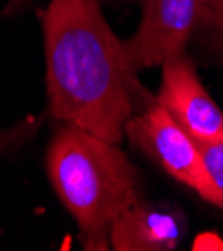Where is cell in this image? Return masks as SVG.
I'll return each instance as SVG.
<instances>
[{"label":"cell","instance_id":"cell-4","mask_svg":"<svg viewBox=\"0 0 223 251\" xmlns=\"http://www.w3.org/2000/svg\"><path fill=\"white\" fill-rule=\"evenodd\" d=\"M143 14L135 34L123 40L135 73L163 67L185 54L187 43L201 25L205 4L201 0H141Z\"/></svg>","mask_w":223,"mask_h":251},{"label":"cell","instance_id":"cell-10","mask_svg":"<svg viewBox=\"0 0 223 251\" xmlns=\"http://www.w3.org/2000/svg\"><path fill=\"white\" fill-rule=\"evenodd\" d=\"M28 2H30V0H10L8 12H16V10H20V8H25Z\"/></svg>","mask_w":223,"mask_h":251},{"label":"cell","instance_id":"cell-3","mask_svg":"<svg viewBox=\"0 0 223 251\" xmlns=\"http://www.w3.org/2000/svg\"><path fill=\"white\" fill-rule=\"evenodd\" d=\"M125 137L133 147L159 163L173 179L187 185L207 203L223 209V197L205 169L201 145L167 113L157 99L149 100L143 111L135 113L127 121Z\"/></svg>","mask_w":223,"mask_h":251},{"label":"cell","instance_id":"cell-6","mask_svg":"<svg viewBox=\"0 0 223 251\" xmlns=\"http://www.w3.org/2000/svg\"><path fill=\"white\" fill-rule=\"evenodd\" d=\"M185 233L179 213L135 203L111 227V249L117 251H173Z\"/></svg>","mask_w":223,"mask_h":251},{"label":"cell","instance_id":"cell-11","mask_svg":"<svg viewBox=\"0 0 223 251\" xmlns=\"http://www.w3.org/2000/svg\"><path fill=\"white\" fill-rule=\"evenodd\" d=\"M205 6H215V4H219V2H223V0H201Z\"/></svg>","mask_w":223,"mask_h":251},{"label":"cell","instance_id":"cell-8","mask_svg":"<svg viewBox=\"0 0 223 251\" xmlns=\"http://www.w3.org/2000/svg\"><path fill=\"white\" fill-rule=\"evenodd\" d=\"M201 25L213 28L217 40L221 43V49H223V2H219L215 6H205V14H203Z\"/></svg>","mask_w":223,"mask_h":251},{"label":"cell","instance_id":"cell-9","mask_svg":"<svg viewBox=\"0 0 223 251\" xmlns=\"http://www.w3.org/2000/svg\"><path fill=\"white\" fill-rule=\"evenodd\" d=\"M26 135H28V129H26V127H16V129H10V131L0 133V153L12 149L14 145H16L18 141H23Z\"/></svg>","mask_w":223,"mask_h":251},{"label":"cell","instance_id":"cell-1","mask_svg":"<svg viewBox=\"0 0 223 251\" xmlns=\"http://www.w3.org/2000/svg\"><path fill=\"white\" fill-rule=\"evenodd\" d=\"M49 113L113 143L147 97L99 0H50L43 14Z\"/></svg>","mask_w":223,"mask_h":251},{"label":"cell","instance_id":"cell-2","mask_svg":"<svg viewBox=\"0 0 223 251\" xmlns=\"http://www.w3.org/2000/svg\"><path fill=\"white\" fill-rule=\"evenodd\" d=\"M47 175L87 249H111V227L143 201L141 173L119 143L65 123L47 149Z\"/></svg>","mask_w":223,"mask_h":251},{"label":"cell","instance_id":"cell-7","mask_svg":"<svg viewBox=\"0 0 223 251\" xmlns=\"http://www.w3.org/2000/svg\"><path fill=\"white\" fill-rule=\"evenodd\" d=\"M201 155H203L205 169L217 187V191L223 197V139L215 143H205L201 145Z\"/></svg>","mask_w":223,"mask_h":251},{"label":"cell","instance_id":"cell-5","mask_svg":"<svg viewBox=\"0 0 223 251\" xmlns=\"http://www.w3.org/2000/svg\"><path fill=\"white\" fill-rule=\"evenodd\" d=\"M157 100L199 145L223 139V111L205 91L187 54L161 67Z\"/></svg>","mask_w":223,"mask_h":251}]
</instances>
